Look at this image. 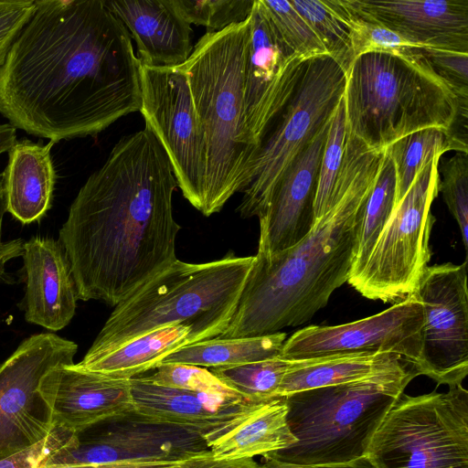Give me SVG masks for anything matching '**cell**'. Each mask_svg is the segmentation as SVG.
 Wrapping results in <instances>:
<instances>
[{"instance_id": "e575fe53", "label": "cell", "mask_w": 468, "mask_h": 468, "mask_svg": "<svg viewBox=\"0 0 468 468\" xmlns=\"http://www.w3.org/2000/svg\"><path fill=\"white\" fill-rule=\"evenodd\" d=\"M154 369L153 374L140 377L158 386L227 398H241L207 367L182 363H161Z\"/></svg>"}, {"instance_id": "8992f818", "label": "cell", "mask_w": 468, "mask_h": 468, "mask_svg": "<svg viewBox=\"0 0 468 468\" xmlns=\"http://www.w3.org/2000/svg\"><path fill=\"white\" fill-rule=\"evenodd\" d=\"M249 17L220 31L207 32L180 66L189 86L203 132L206 153L202 214L220 211L246 188L255 149L244 127L243 69Z\"/></svg>"}, {"instance_id": "9c48e42d", "label": "cell", "mask_w": 468, "mask_h": 468, "mask_svg": "<svg viewBox=\"0 0 468 468\" xmlns=\"http://www.w3.org/2000/svg\"><path fill=\"white\" fill-rule=\"evenodd\" d=\"M346 72L328 55L306 61L297 89L273 121L250 165L238 212L243 218L264 213L271 196L294 159L329 121L344 95Z\"/></svg>"}, {"instance_id": "d6a6232c", "label": "cell", "mask_w": 468, "mask_h": 468, "mask_svg": "<svg viewBox=\"0 0 468 468\" xmlns=\"http://www.w3.org/2000/svg\"><path fill=\"white\" fill-rule=\"evenodd\" d=\"M283 40L305 60L328 55L315 33L289 0H261Z\"/></svg>"}, {"instance_id": "d6986e66", "label": "cell", "mask_w": 468, "mask_h": 468, "mask_svg": "<svg viewBox=\"0 0 468 468\" xmlns=\"http://www.w3.org/2000/svg\"><path fill=\"white\" fill-rule=\"evenodd\" d=\"M361 19L427 49L468 53V0H346Z\"/></svg>"}, {"instance_id": "30bf717a", "label": "cell", "mask_w": 468, "mask_h": 468, "mask_svg": "<svg viewBox=\"0 0 468 468\" xmlns=\"http://www.w3.org/2000/svg\"><path fill=\"white\" fill-rule=\"evenodd\" d=\"M436 156L396 204L361 271L347 282L364 297L396 303L415 293L431 259V205L439 193Z\"/></svg>"}, {"instance_id": "cb8c5ba5", "label": "cell", "mask_w": 468, "mask_h": 468, "mask_svg": "<svg viewBox=\"0 0 468 468\" xmlns=\"http://www.w3.org/2000/svg\"><path fill=\"white\" fill-rule=\"evenodd\" d=\"M54 142L16 141L2 173L6 212L23 224L41 219L50 208L56 181Z\"/></svg>"}, {"instance_id": "1f68e13d", "label": "cell", "mask_w": 468, "mask_h": 468, "mask_svg": "<svg viewBox=\"0 0 468 468\" xmlns=\"http://www.w3.org/2000/svg\"><path fill=\"white\" fill-rule=\"evenodd\" d=\"M346 136V120L343 95L331 115L323 150L314 193V222L328 211L343 161Z\"/></svg>"}, {"instance_id": "f35d334b", "label": "cell", "mask_w": 468, "mask_h": 468, "mask_svg": "<svg viewBox=\"0 0 468 468\" xmlns=\"http://www.w3.org/2000/svg\"><path fill=\"white\" fill-rule=\"evenodd\" d=\"M6 212L5 200L3 189V176L0 173V284H13L15 279L6 270L7 263L16 258L22 257L25 239H3V219Z\"/></svg>"}, {"instance_id": "9a60e30c", "label": "cell", "mask_w": 468, "mask_h": 468, "mask_svg": "<svg viewBox=\"0 0 468 468\" xmlns=\"http://www.w3.org/2000/svg\"><path fill=\"white\" fill-rule=\"evenodd\" d=\"M249 19L243 69L244 127L256 151L292 98L307 60L283 40L261 0H254Z\"/></svg>"}, {"instance_id": "4fadbf2b", "label": "cell", "mask_w": 468, "mask_h": 468, "mask_svg": "<svg viewBox=\"0 0 468 468\" xmlns=\"http://www.w3.org/2000/svg\"><path fill=\"white\" fill-rule=\"evenodd\" d=\"M415 294L424 318L416 373L449 388L462 385L468 374L467 260L428 266Z\"/></svg>"}, {"instance_id": "7c38bea8", "label": "cell", "mask_w": 468, "mask_h": 468, "mask_svg": "<svg viewBox=\"0 0 468 468\" xmlns=\"http://www.w3.org/2000/svg\"><path fill=\"white\" fill-rule=\"evenodd\" d=\"M77 351L71 340L39 333L23 340L0 365V461L32 447L53 431L39 382L49 370L73 364Z\"/></svg>"}, {"instance_id": "b9f144b4", "label": "cell", "mask_w": 468, "mask_h": 468, "mask_svg": "<svg viewBox=\"0 0 468 468\" xmlns=\"http://www.w3.org/2000/svg\"><path fill=\"white\" fill-rule=\"evenodd\" d=\"M16 142V128L8 123L0 124V154L8 152Z\"/></svg>"}, {"instance_id": "484cf974", "label": "cell", "mask_w": 468, "mask_h": 468, "mask_svg": "<svg viewBox=\"0 0 468 468\" xmlns=\"http://www.w3.org/2000/svg\"><path fill=\"white\" fill-rule=\"evenodd\" d=\"M191 328L183 324L160 327L89 362L76 365L117 379H131L154 369L170 354L191 345Z\"/></svg>"}, {"instance_id": "f546056e", "label": "cell", "mask_w": 468, "mask_h": 468, "mask_svg": "<svg viewBox=\"0 0 468 468\" xmlns=\"http://www.w3.org/2000/svg\"><path fill=\"white\" fill-rule=\"evenodd\" d=\"M292 5L346 73L354 61L350 30L340 0H292Z\"/></svg>"}, {"instance_id": "e0dca14e", "label": "cell", "mask_w": 468, "mask_h": 468, "mask_svg": "<svg viewBox=\"0 0 468 468\" xmlns=\"http://www.w3.org/2000/svg\"><path fill=\"white\" fill-rule=\"evenodd\" d=\"M38 391L49 409L53 427L75 434L133 412L130 379L112 378L74 363L49 370Z\"/></svg>"}, {"instance_id": "ac0fdd59", "label": "cell", "mask_w": 468, "mask_h": 468, "mask_svg": "<svg viewBox=\"0 0 468 468\" xmlns=\"http://www.w3.org/2000/svg\"><path fill=\"white\" fill-rule=\"evenodd\" d=\"M329 122L330 119L276 185L264 213L259 218L257 252L272 255L285 250L312 229L315 186Z\"/></svg>"}, {"instance_id": "44dd1931", "label": "cell", "mask_w": 468, "mask_h": 468, "mask_svg": "<svg viewBox=\"0 0 468 468\" xmlns=\"http://www.w3.org/2000/svg\"><path fill=\"white\" fill-rule=\"evenodd\" d=\"M104 4L135 41L141 64L178 67L191 55V25L172 0H104Z\"/></svg>"}, {"instance_id": "ffe728a7", "label": "cell", "mask_w": 468, "mask_h": 468, "mask_svg": "<svg viewBox=\"0 0 468 468\" xmlns=\"http://www.w3.org/2000/svg\"><path fill=\"white\" fill-rule=\"evenodd\" d=\"M22 259L25 320L51 333L65 328L75 315L79 299L62 245L54 238L33 236L25 241Z\"/></svg>"}, {"instance_id": "7402d4cb", "label": "cell", "mask_w": 468, "mask_h": 468, "mask_svg": "<svg viewBox=\"0 0 468 468\" xmlns=\"http://www.w3.org/2000/svg\"><path fill=\"white\" fill-rule=\"evenodd\" d=\"M133 413L153 422L194 430L202 435L250 407L242 398H227L158 386L140 376L130 379Z\"/></svg>"}, {"instance_id": "4dcf8cb0", "label": "cell", "mask_w": 468, "mask_h": 468, "mask_svg": "<svg viewBox=\"0 0 468 468\" xmlns=\"http://www.w3.org/2000/svg\"><path fill=\"white\" fill-rule=\"evenodd\" d=\"M292 360L276 356L257 362L212 367L210 371L226 386L251 403L277 398L282 380Z\"/></svg>"}, {"instance_id": "603a6c76", "label": "cell", "mask_w": 468, "mask_h": 468, "mask_svg": "<svg viewBox=\"0 0 468 468\" xmlns=\"http://www.w3.org/2000/svg\"><path fill=\"white\" fill-rule=\"evenodd\" d=\"M287 413L285 397L253 403L222 426L203 434V438L218 460L265 457L296 442Z\"/></svg>"}, {"instance_id": "d590c367", "label": "cell", "mask_w": 468, "mask_h": 468, "mask_svg": "<svg viewBox=\"0 0 468 468\" xmlns=\"http://www.w3.org/2000/svg\"><path fill=\"white\" fill-rule=\"evenodd\" d=\"M439 192L459 226L462 241L468 250V159L457 152L441 163Z\"/></svg>"}, {"instance_id": "2e32d148", "label": "cell", "mask_w": 468, "mask_h": 468, "mask_svg": "<svg viewBox=\"0 0 468 468\" xmlns=\"http://www.w3.org/2000/svg\"><path fill=\"white\" fill-rule=\"evenodd\" d=\"M106 429L79 433L40 467L120 462H177L208 450L194 430L145 420L133 412L109 420Z\"/></svg>"}, {"instance_id": "277c9868", "label": "cell", "mask_w": 468, "mask_h": 468, "mask_svg": "<svg viewBox=\"0 0 468 468\" xmlns=\"http://www.w3.org/2000/svg\"><path fill=\"white\" fill-rule=\"evenodd\" d=\"M426 49L359 55L346 73V130L367 148L386 150L420 130L456 133L468 97L432 67Z\"/></svg>"}, {"instance_id": "83f0119b", "label": "cell", "mask_w": 468, "mask_h": 468, "mask_svg": "<svg viewBox=\"0 0 468 468\" xmlns=\"http://www.w3.org/2000/svg\"><path fill=\"white\" fill-rule=\"evenodd\" d=\"M449 151L467 154V139L453 132L428 128L412 133L387 148L396 171V204L431 160Z\"/></svg>"}, {"instance_id": "d4e9b609", "label": "cell", "mask_w": 468, "mask_h": 468, "mask_svg": "<svg viewBox=\"0 0 468 468\" xmlns=\"http://www.w3.org/2000/svg\"><path fill=\"white\" fill-rule=\"evenodd\" d=\"M411 365L392 353H357L292 360L277 397L360 380Z\"/></svg>"}, {"instance_id": "5bb4252c", "label": "cell", "mask_w": 468, "mask_h": 468, "mask_svg": "<svg viewBox=\"0 0 468 468\" xmlns=\"http://www.w3.org/2000/svg\"><path fill=\"white\" fill-rule=\"evenodd\" d=\"M423 322L422 304L414 293L367 318L338 325L302 328L285 340L280 356L301 360L357 353H392L415 370L421 351Z\"/></svg>"}, {"instance_id": "4316f807", "label": "cell", "mask_w": 468, "mask_h": 468, "mask_svg": "<svg viewBox=\"0 0 468 468\" xmlns=\"http://www.w3.org/2000/svg\"><path fill=\"white\" fill-rule=\"evenodd\" d=\"M286 334L241 338H212L186 346L162 363H182L202 367L237 366L279 356Z\"/></svg>"}, {"instance_id": "74e56055", "label": "cell", "mask_w": 468, "mask_h": 468, "mask_svg": "<svg viewBox=\"0 0 468 468\" xmlns=\"http://www.w3.org/2000/svg\"><path fill=\"white\" fill-rule=\"evenodd\" d=\"M425 55L442 78L468 97V53L426 49Z\"/></svg>"}, {"instance_id": "52a82bcc", "label": "cell", "mask_w": 468, "mask_h": 468, "mask_svg": "<svg viewBox=\"0 0 468 468\" xmlns=\"http://www.w3.org/2000/svg\"><path fill=\"white\" fill-rule=\"evenodd\" d=\"M417 376L408 366L286 396L287 421L296 442L264 460L316 465L366 455L374 433Z\"/></svg>"}, {"instance_id": "7bdbcfd3", "label": "cell", "mask_w": 468, "mask_h": 468, "mask_svg": "<svg viewBox=\"0 0 468 468\" xmlns=\"http://www.w3.org/2000/svg\"><path fill=\"white\" fill-rule=\"evenodd\" d=\"M39 468H129L125 463H112L102 464H85V465H66V466H52V467H39Z\"/></svg>"}, {"instance_id": "60d3db41", "label": "cell", "mask_w": 468, "mask_h": 468, "mask_svg": "<svg viewBox=\"0 0 468 468\" xmlns=\"http://www.w3.org/2000/svg\"><path fill=\"white\" fill-rule=\"evenodd\" d=\"M262 465L264 468H375L367 454L352 461L337 463L295 465L265 460Z\"/></svg>"}, {"instance_id": "f1b7e54d", "label": "cell", "mask_w": 468, "mask_h": 468, "mask_svg": "<svg viewBox=\"0 0 468 468\" xmlns=\"http://www.w3.org/2000/svg\"><path fill=\"white\" fill-rule=\"evenodd\" d=\"M396 171L387 149L378 179L368 195L361 218L356 252L349 278L363 269L396 206ZM348 278V279H349Z\"/></svg>"}, {"instance_id": "6da1fadb", "label": "cell", "mask_w": 468, "mask_h": 468, "mask_svg": "<svg viewBox=\"0 0 468 468\" xmlns=\"http://www.w3.org/2000/svg\"><path fill=\"white\" fill-rule=\"evenodd\" d=\"M139 69L104 0H35L0 68V114L54 143L94 137L140 110Z\"/></svg>"}, {"instance_id": "8fae6325", "label": "cell", "mask_w": 468, "mask_h": 468, "mask_svg": "<svg viewBox=\"0 0 468 468\" xmlns=\"http://www.w3.org/2000/svg\"><path fill=\"white\" fill-rule=\"evenodd\" d=\"M141 106L145 126L173 167L184 197L199 212L205 200L206 153L188 76L177 67L140 63Z\"/></svg>"}, {"instance_id": "ab89813d", "label": "cell", "mask_w": 468, "mask_h": 468, "mask_svg": "<svg viewBox=\"0 0 468 468\" xmlns=\"http://www.w3.org/2000/svg\"><path fill=\"white\" fill-rule=\"evenodd\" d=\"M180 468H264L253 458L237 460L215 459L209 450L186 459Z\"/></svg>"}, {"instance_id": "3957f363", "label": "cell", "mask_w": 468, "mask_h": 468, "mask_svg": "<svg viewBox=\"0 0 468 468\" xmlns=\"http://www.w3.org/2000/svg\"><path fill=\"white\" fill-rule=\"evenodd\" d=\"M386 150L367 148L346 130L342 165L328 211L294 246L257 252L227 329L218 338L271 335L301 325L347 282L366 200Z\"/></svg>"}, {"instance_id": "ba28073f", "label": "cell", "mask_w": 468, "mask_h": 468, "mask_svg": "<svg viewBox=\"0 0 468 468\" xmlns=\"http://www.w3.org/2000/svg\"><path fill=\"white\" fill-rule=\"evenodd\" d=\"M366 454L375 468H468V391L403 393Z\"/></svg>"}, {"instance_id": "5b68a950", "label": "cell", "mask_w": 468, "mask_h": 468, "mask_svg": "<svg viewBox=\"0 0 468 468\" xmlns=\"http://www.w3.org/2000/svg\"><path fill=\"white\" fill-rule=\"evenodd\" d=\"M254 256L179 260L117 304L80 362H89L164 326L191 328L192 344L218 337L238 304Z\"/></svg>"}, {"instance_id": "7a4b0ae2", "label": "cell", "mask_w": 468, "mask_h": 468, "mask_svg": "<svg viewBox=\"0 0 468 468\" xmlns=\"http://www.w3.org/2000/svg\"><path fill=\"white\" fill-rule=\"evenodd\" d=\"M173 167L152 131L122 137L58 231L78 299L116 306L177 260Z\"/></svg>"}, {"instance_id": "836d02e7", "label": "cell", "mask_w": 468, "mask_h": 468, "mask_svg": "<svg viewBox=\"0 0 468 468\" xmlns=\"http://www.w3.org/2000/svg\"><path fill=\"white\" fill-rule=\"evenodd\" d=\"M189 25L204 26L207 32L220 31L245 21L254 0H172Z\"/></svg>"}, {"instance_id": "8d00e7d4", "label": "cell", "mask_w": 468, "mask_h": 468, "mask_svg": "<svg viewBox=\"0 0 468 468\" xmlns=\"http://www.w3.org/2000/svg\"><path fill=\"white\" fill-rule=\"evenodd\" d=\"M35 9V0L0 1V68Z\"/></svg>"}]
</instances>
